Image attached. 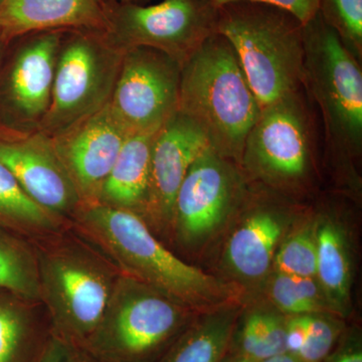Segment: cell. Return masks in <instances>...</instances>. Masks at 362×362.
Returning <instances> with one entry per match:
<instances>
[{"label": "cell", "mask_w": 362, "mask_h": 362, "mask_svg": "<svg viewBox=\"0 0 362 362\" xmlns=\"http://www.w3.org/2000/svg\"><path fill=\"white\" fill-rule=\"evenodd\" d=\"M69 225L122 275L164 293L195 314L238 302L235 287L175 256L138 214L99 204H81Z\"/></svg>", "instance_id": "obj_1"}, {"label": "cell", "mask_w": 362, "mask_h": 362, "mask_svg": "<svg viewBox=\"0 0 362 362\" xmlns=\"http://www.w3.org/2000/svg\"><path fill=\"white\" fill-rule=\"evenodd\" d=\"M32 242L40 302L52 333L83 346L101 319L120 271L69 223Z\"/></svg>", "instance_id": "obj_2"}, {"label": "cell", "mask_w": 362, "mask_h": 362, "mask_svg": "<svg viewBox=\"0 0 362 362\" xmlns=\"http://www.w3.org/2000/svg\"><path fill=\"white\" fill-rule=\"evenodd\" d=\"M261 110L237 54L221 33L207 37L181 66L177 111L199 127L221 156L240 165Z\"/></svg>", "instance_id": "obj_3"}, {"label": "cell", "mask_w": 362, "mask_h": 362, "mask_svg": "<svg viewBox=\"0 0 362 362\" xmlns=\"http://www.w3.org/2000/svg\"><path fill=\"white\" fill-rule=\"evenodd\" d=\"M303 23L279 7L230 2L216 33L228 40L261 109L303 88Z\"/></svg>", "instance_id": "obj_4"}, {"label": "cell", "mask_w": 362, "mask_h": 362, "mask_svg": "<svg viewBox=\"0 0 362 362\" xmlns=\"http://www.w3.org/2000/svg\"><path fill=\"white\" fill-rule=\"evenodd\" d=\"M303 89L320 111L331 156L351 171L362 151L361 63L319 13L303 25Z\"/></svg>", "instance_id": "obj_5"}, {"label": "cell", "mask_w": 362, "mask_h": 362, "mask_svg": "<svg viewBox=\"0 0 362 362\" xmlns=\"http://www.w3.org/2000/svg\"><path fill=\"white\" fill-rule=\"evenodd\" d=\"M197 315L164 293L121 274L83 347L98 362H156Z\"/></svg>", "instance_id": "obj_6"}, {"label": "cell", "mask_w": 362, "mask_h": 362, "mask_svg": "<svg viewBox=\"0 0 362 362\" xmlns=\"http://www.w3.org/2000/svg\"><path fill=\"white\" fill-rule=\"evenodd\" d=\"M303 88L262 109L250 130L240 168L283 194L301 192L314 169L316 129Z\"/></svg>", "instance_id": "obj_7"}, {"label": "cell", "mask_w": 362, "mask_h": 362, "mask_svg": "<svg viewBox=\"0 0 362 362\" xmlns=\"http://www.w3.org/2000/svg\"><path fill=\"white\" fill-rule=\"evenodd\" d=\"M124 49L106 32L64 30L54 69L52 101L40 130L49 137L108 104Z\"/></svg>", "instance_id": "obj_8"}, {"label": "cell", "mask_w": 362, "mask_h": 362, "mask_svg": "<svg viewBox=\"0 0 362 362\" xmlns=\"http://www.w3.org/2000/svg\"><path fill=\"white\" fill-rule=\"evenodd\" d=\"M218 6L211 0H161L157 4H115L107 35L122 49L147 47L181 66L216 33Z\"/></svg>", "instance_id": "obj_9"}, {"label": "cell", "mask_w": 362, "mask_h": 362, "mask_svg": "<svg viewBox=\"0 0 362 362\" xmlns=\"http://www.w3.org/2000/svg\"><path fill=\"white\" fill-rule=\"evenodd\" d=\"M247 189L249 180L239 164L211 147L204 150L176 194L171 235L185 249L202 246L240 209Z\"/></svg>", "instance_id": "obj_10"}, {"label": "cell", "mask_w": 362, "mask_h": 362, "mask_svg": "<svg viewBox=\"0 0 362 362\" xmlns=\"http://www.w3.org/2000/svg\"><path fill=\"white\" fill-rule=\"evenodd\" d=\"M63 32L28 33L9 42L0 64V123L40 130L51 105Z\"/></svg>", "instance_id": "obj_11"}, {"label": "cell", "mask_w": 362, "mask_h": 362, "mask_svg": "<svg viewBox=\"0 0 362 362\" xmlns=\"http://www.w3.org/2000/svg\"><path fill=\"white\" fill-rule=\"evenodd\" d=\"M181 65L158 49H124L108 105L132 133H156L178 110Z\"/></svg>", "instance_id": "obj_12"}, {"label": "cell", "mask_w": 362, "mask_h": 362, "mask_svg": "<svg viewBox=\"0 0 362 362\" xmlns=\"http://www.w3.org/2000/svg\"><path fill=\"white\" fill-rule=\"evenodd\" d=\"M0 163L32 201L59 220L69 223L82 204L52 138L42 130L0 123Z\"/></svg>", "instance_id": "obj_13"}, {"label": "cell", "mask_w": 362, "mask_h": 362, "mask_svg": "<svg viewBox=\"0 0 362 362\" xmlns=\"http://www.w3.org/2000/svg\"><path fill=\"white\" fill-rule=\"evenodd\" d=\"M207 148L209 145L204 133L180 111L157 131L143 214L153 232L171 235L176 194L190 165Z\"/></svg>", "instance_id": "obj_14"}, {"label": "cell", "mask_w": 362, "mask_h": 362, "mask_svg": "<svg viewBox=\"0 0 362 362\" xmlns=\"http://www.w3.org/2000/svg\"><path fill=\"white\" fill-rule=\"evenodd\" d=\"M129 134L107 104L101 110L51 137L82 204L96 202Z\"/></svg>", "instance_id": "obj_15"}, {"label": "cell", "mask_w": 362, "mask_h": 362, "mask_svg": "<svg viewBox=\"0 0 362 362\" xmlns=\"http://www.w3.org/2000/svg\"><path fill=\"white\" fill-rule=\"evenodd\" d=\"M249 211L226 240L223 263L243 285L265 284L273 269L274 257L290 225L288 207L269 197H255L247 189Z\"/></svg>", "instance_id": "obj_16"}, {"label": "cell", "mask_w": 362, "mask_h": 362, "mask_svg": "<svg viewBox=\"0 0 362 362\" xmlns=\"http://www.w3.org/2000/svg\"><path fill=\"white\" fill-rule=\"evenodd\" d=\"M111 0H0V35L7 40L45 30L106 32Z\"/></svg>", "instance_id": "obj_17"}, {"label": "cell", "mask_w": 362, "mask_h": 362, "mask_svg": "<svg viewBox=\"0 0 362 362\" xmlns=\"http://www.w3.org/2000/svg\"><path fill=\"white\" fill-rule=\"evenodd\" d=\"M52 334L42 302L0 289V362H37Z\"/></svg>", "instance_id": "obj_18"}, {"label": "cell", "mask_w": 362, "mask_h": 362, "mask_svg": "<svg viewBox=\"0 0 362 362\" xmlns=\"http://www.w3.org/2000/svg\"><path fill=\"white\" fill-rule=\"evenodd\" d=\"M156 133L128 135L95 204L144 214Z\"/></svg>", "instance_id": "obj_19"}, {"label": "cell", "mask_w": 362, "mask_h": 362, "mask_svg": "<svg viewBox=\"0 0 362 362\" xmlns=\"http://www.w3.org/2000/svg\"><path fill=\"white\" fill-rule=\"evenodd\" d=\"M240 312L237 302L197 314L156 362H221Z\"/></svg>", "instance_id": "obj_20"}, {"label": "cell", "mask_w": 362, "mask_h": 362, "mask_svg": "<svg viewBox=\"0 0 362 362\" xmlns=\"http://www.w3.org/2000/svg\"><path fill=\"white\" fill-rule=\"evenodd\" d=\"M314 230L316 280L333 312L344 317L350 310L351 263L346 235L337 221L322 218Z\"/></svg>", "instance_id": "obj_21"}, {"label": "cell", "mask_w": 362, "mask_h": 362, "mask_svg": "<svg viewBox=\"0 0 362 362\" xmlns=\"http://www.w3.org/2000/svg\"><path fill=\"white\" fill-rule=\"evenodd\" d=\"M286 318L277 309L240 312L228 352L261 362L286 352Z\"/></svg>", "instance_id": "obj_22"}, {"label": "cell", "mask_w": 362, "mask_h": 362, "mask_svg": "<svg viewBox=\"0 0 362 362\" xmlns=\"http://www.w3.org/2000/svg\"><path fill=\"white\" fill-rule=\"evenodd\" d=\"M68 223L32 201L8 169L0 163V226L33 239L56 232Z\"/></svg>", "instance_id": "obj_23"}, {"label": "cell", "mask_w": 362, "mask_h": 362, "mask_svg": "<svg viewBox=\"0 0 362 362\" xmlns=\"http://www.w3.org/2000/svg\"><path fill=\"white\" fill-rule=\"evenodd\" d=\"M0 289L40 302L37 252L32 239L0 226Z\"/></svg>", "instance_id": "obj_24"}, {"label": "cell", "mask_w": 362, "mask_h": 362, "mask_svg": "<svg viewBox=\"0 0 362 362\" xmlns=\"http://www.w3.org/2000/svg\"><path fill=\"white\" fill-rule=\"evenodd\" d=\"M267 294L286 316L333 312L316 278H301L273 272L265 282Z\"/></svg>", "instance_id": "obj_25"}, {"label": "cell", "mask_w": 362, "mask_h": 362, "mask_svg": "<svg viewBox=\"0 0 362 362\" xmlns=\"http://www.w3.org/2000/svg\"><path fill=\"white\" fill-rule=\"evenodd\" d=\"M315 235L311 228H300L279 245L273 261V270L285 275L316 278Z\"/></svg>", "instance_id": "obj_26"}, {"label": "cell", "mask_w": 362, "mask_h": 362, "mask_svg": "<svg viewBox=\"0 0 362 362\" xmlns=\"http://www.w3.org/2000/svg\"><path fill=\"white\" fill-rule=\"evenodd\" d=\"M319 14L361 63L362 0H319Z\"/></svg>", "instance_id": "obj_27"}, {"label": "cell", "mask_w": 362, "mask_h": 362, "mask_svg": "<svg viewBox=\"0 0 362 362\" xmlns=\"http://www.w3.org/2000/svg\"><path fill=\"white\" fill-rule=\"evenodd\" d=\"M329 313L305 315V338L297 354L304 362H324L345 331L342 321Z\"/></svg>", "instance_id": "obj_28"}, {"label": "cell", "mask_w": 362, "mask_h": 362, "mask_svg": "<svg viewBox=\"0 0 362 362\" xmlns=\"http://www.w3.org/2000/svg\"><path fill=\"white\" fill-rule=\"evenodd\" d=\"M37 362H98L89 352L76 343L52 333Z\"/></svg>", "instance_id": "obj_29"}, {"label": "cell", "mask_w": 362, "mask_h": 362, "mask_svg": "<svg viewBox=\"0 0 362 362\" xmlns=\"http://www.w3.org/2000/svg\"><path fill=\"white\" fill-rule=\"evenodd\" d=\"M214 6H221L230 2L249 1L279 7L293 14L303 25L318 13L319 0H211Z\"/></svg>", "instance_id": "obj_30"}, {"label": "cell", "mask_w": 362, "mask_h": 362, "mask_svg": "<svg viewBox=\"0 0 362 362\" xmlns=\"http://www.w3.org/2000/svg\"><path fill=\"white\" fill-rule=\"evenodd\" d=\"M324 362H362V341L359 331L345 330L337 346Z\"/></svg>", "instance_id": "obj_31"}, {"label": "cell", "mask_w": 362, "mask_h": 362, "mask_svg": "<svg viewBox=\"0 0 362 362\" xmlns=\"http://www.w3.org/2000/svg\"><path fill=\"white\" fill-rule=\"evenodd\" d=\"M261 362H304L302 361L299 357L294 356V354H289V352H283V354H277V356H272L270 358H267L265 361Z\"/></svg>", "instance_id": "obj_32"}, {"label": "cell", "mask_w": 362, "mask_h": 362, "mask_svg": "<svg viewBox=\"0 0 362 362\" xmlns=\"http://www.w3.org/2000/svg\"><path fill=\"white\" fill-rule=\"evenodd\" d=\"M221 362H257L247 358V357L238 356V354H230L226 351L225 357Z\"/></svg>", "instance_id": "obj_33"}, {"label": "cell", "mask_w": 362, "mask_h": 362, "mask_svg": "<svg viewBox=\"0 0 362 362\" xmlns=\"http://www.w3.org/2000/svg\"><path fill=\"white\" fill-rule=\"evenodd\" d=\"M8 44L9 42L0 35V64H1L2 58H4V52H6Z\"/></svg>", "instance_id": "obj_34"}, {"label": "cell", "mask_w": 362, "mask_h": 362, "mask_svg": "<svg viewBox=\"0 0 362 362\" xmlns=\"http://www.w3.org/2000/svg\"><path fill=\"white\" fill-rule=\"evenodd\" d=\"M147 1V0H114L115 4H143V2Z\"/></svg>", "instance_id": "obj_35"}, {"label": "cell", "mask_w": 362, "mask_h": 362, "mask_svg": "<svg viewBox=\"0 0 362 362\" xmlns=\"http://www.w3.org/2000/svg\"><path fill=\"white\" fill-rule=\"evenodd\" d=\"M112 2H113V4H115V2H114V0H111Z\"/></svg>", "instance_id": "obj_36"}]
</instances>
